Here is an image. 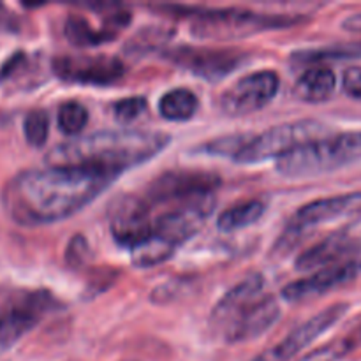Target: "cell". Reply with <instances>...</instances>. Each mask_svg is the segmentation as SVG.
<instances>
[{"instance_id": "obj_19", "label": "cell", "mask_w": 361, "mask_h": 361, "mask_svg": "<svg viewBox=\"0 0 361 361\" xmlns=\"http://www.w3.org/2000/svg\"><path fill=\"white\" fill-rule=\"evenodd\" d=\"M337 88V76L330 67H314L305 71L296 80L293 87V95L298 101L309 102V104H321L330 101L331 95Z\"/></svg>"}, {"instance_id": "obj_7", "label": "cell", "mask_w": 361, "mask_h": 361, "mask_svg": "<svg viewBox=\"0 0 361 361\" xmlns=\"http://www.w3.org/2000/svg\"><path fill=\"white\" fill-rule=\"evenodd\" d=\"M215 208V200L212 196L194 197L183 201L180 208L162 214L152 222V233L164 240L166 243L176 247L187 242L203 228L204 221L212 215Z\"/></svg>"}, {"instance_id": "obj_32", "label": "cell", "mask_w": 361, "mask_h": 361, "mask_svg": "<svg viewBox=\"0 0 361 361\" xmlns=\"http://www.w3.org/2000/svg\"><path fill=\"white\" fill-rule=\"evenodd\" d=\"M342 88L353 99H361V66L349 67L342 74Z\"/></svg>"}, {"instance_id": "obj_28", "label": "cell", "mask_w": 361, "mask_h": 361, "mask_svg": "<svg viewBox=\"0 0 361 361\" xmlns=\"http://www.w3.org/2000/svg\"><path fill=\"white\" fill-rule=\"evenodd\" d=\"M147 109V101L143 97H127L120 99L118 102H115L113 106V113H115L116 122L127 126V123H133L134 120L140 118L141 115Z\"/></svg>"}, {"instance_id": "obj_18", "label": "cell", "mask_w": 361, "mask_h": 361, "mask_svg": "<svg viewBox=\"0 0 361 361\" xmlns=\"http://www.w3.org/2000/svg\"><path fill=\"white\" fill-rule=\"evenodd\" d=\"M264 279L263 275L252 274L247 279H243L240 284L233 286L214 307L210 316V326L215 330H224L247 305L257 300L263 293Z\"/></svg>"}, {"instance_id": "obj_21", "label": "cell", "mask_w": 361, "mask_h": 361, "mask_svg": "<svg viewBox=\"0 0 361 361\" xmlns=\"http://www.w3.org/2000/svg\"><path fill=\"white\" fill-rule=\"evenodd\" d=\"M264 210H267V204H264L263 200L243 201V203L235 204V207L222 212L217 221V228L222 233L240 231V229L256 224L264 215Z\"/></svg>"}, {"instance_id": "obj_3", "label": "cell", "mask_w": 361, "mask_h": 361, "mask_svg": "<svg viewBox=\"0 0 361 361\" xmlns=\"http://www.w3.org/2000/svg\"><path fill=\"white\" fill-rule=\"evenodd\" d=\"M361 161V130H348L309 141L277 161V171L286 178L326 175Z\"/></svg>"}, {"instance_id": "obj_11", "label": "cell", "mask_w": 361, "mask_h": 361, "mask_svg": "<svg viewBox=\"0 0 361 361\" xmlns=\"http://www.w3.org/2000/svg\"><path fill=\"white\" fill-rule=\"evenodd\" d=\"M166 59L203 80L219 81L229 76L236 67L242 66L245 55L240 51H233V49L182 46V48H175L166 53Z\"/></svg>"}, {"instance_id": "obj_5", "label": "cell", "mask_w": 361, "mask_h": 361, "mask_svg": "<svg viewBox=\"0 0 361 361\" xmlns=\"http://www.w3.org/2000/svg\"><path fill=\"white\" fill-rule=\"evenodd\" d=\"M324 126L317 120H298L275 126L264 130L259 136L247 140V143L233 155L236 164H259L270 159H281L295 148L319 140L324 134Z\"/></svg>"}, {"instance_id": "obj_16", "label": "cell", "mask_w": 361, "mask_h": 361, "mask_svg": "<svg viewBox=\"0 0 361 361\" xmlns=\"http://www.w3.org/2000/svg\"><path fill=\"white\" fill-rule=\"evenodd\" d=\"M281 317V305L275 296H259L247 305L228 326L222 330L226 342L242 344L267 334Z\"/></svg>"}, {"instance_id": "obj_34", "label": "cell", "mask_w": 361, "mask_h": 361, "mask_svg": "<svg viewBox=\"0 0 361 361\" xmlns=\"http://www.w3.org/2000/svg\"><path fill=\"white\" fill-rule=\"evenodd\" d=\"M4 11H6V7H4V4H0V20H2L4 16Z\"/></svg>"}, {"instance_id": "obj_27", "label": "cell", "mask_w": 361, "mask_h": 361, "mask_svg": "<svg viewBox=\"0 0 361 361\" xmlns=\"http://www.w3.org/2000/svg\"><path fill=\"white\" fill-rule=\"evenodd\" d=\"M194 288L192 279H175L161 284L150 293V302L157 303V305H168V303L176 302L182 296L190 295Z\"/></svg>"}, {"instance_id": "obj_26", "label": "cell", "mask_w": 361, "mask_h": 361, "mask_svg": "<svg viewBox=\"0 0 361 361\" xmlns=\"http://www.w3.org/2000/svg\"><path fill=\"white\" fill-rule=\"evenodd\" d=\"M296 60L305 63L324 62V60H342V59H361V44L353 46H335V48L309 49V51L296 53Z\"/></svg>"}, {"instance_id": "obj_22", "label": "cell", "mask_w": 361, "mask_h": 361, "mask_svg": "<svg viewBox=\"0 0 361 361\" xmlns=\"http://www.w3.org/2000/svg\"><path fill=\"white\" fill-rule=\"evenodd\" d=\"M66 37L74 46L88 48V46H97L106 41H111L116 37V32L111 28H101L94 30L92 25L80 14H71L66 21Z\"/></svg>"}, {"instance_id": "obj_23", "label": "cell", "mask_w": 361, "mask_h": 361, "mask_svg": "<svg viewBox=\"0 0 361 361\" xmlns=\"http://www.w3.org/2000/svg\"><path fill=\"white\" fill-rule=\"evenodd\" d=\"M173 252H175V247L166 243L164 240H161L159 236H155L152 233L140 245L130 249V257H133L134 267L152 268L164 263L166 259H169L173 256Z\"/></svg>"}, {"instance_id": "obj_33", "label": "cell", "mask_w": 361, "mask_h": 361, "mask_svg": "<svg viewBox=\"0 0 361 361\" xmlns=\"http://www.w3.org/2000/svg\"><path fill=\"white\" fill-rule=\"evenodd\" d=\"M342 28L353 34H361V13H355L342 21Z\"/></svg>"}, {"instance_id": "obj_12", "label": "cell", "mask_w": 361, "mask_h": 361, "mask_svg": "<svg viewBox=\"0 0 361 361\" xmlns=\"http://www.w3.org/2000/svg\"><path fill=\"white\" fill-rule=\"evenodd\" d=\"M46 293H28L18 298L7 310L0 312V353L13 348L23 335L34 330L41 317L53 307Z\"/></svg>"}, {"instance_id": "obj_13", "label": "cell", "mask_w": 361, "mask_h": 361, "mask_svg": "<svg viewBox=\"0 0 361 361\" xmlns=\"http://www.w3.org/2000/svg\"><path fill=\"white\" fill-rule=\"evenodd\" d=\"M361 250V215L351 224L331 233L323 242L307 249L296 259V270L317 271L321 268L342 263V259Z\"/></svg>"}, {"instance_id": "obj_17", "label": "cell", "mask_w": 361, "mask_h": 361, "mask_svg": "<svg viewBox=\"0 0 361 361\" xmlns=\"http://www.w3.org/2000/svg\"><path fill=\"white\" fill-rule=\"evenodd\" d=\"M358 212H361V192L316 200L302 207L293 215V219L289 221V231L302 233L307 229L317 228L321 224H326V222L358 214Z\"/></svg>"}, {"instance_id": "obj_29", "label": "cell", "mask_w": 361, "mask_h": 361, "mask_svg": "<svg viewBox=\"0 0 361 361\" xmlns=\"http://www.w3.org/2000/svg\"><path fill=\"white\" fill-rule=\"evenodd\" d=\"M90 259H92V250H90V245H88L87 238H85V236L76 235L73 240H71L69 247H67L66 250V263L69 264L73 270H78V268L85 267Z\"/></svg>"}, {"instance_id": "obj_24", "label": "cell", "mask_w": 361, "mask_h": 361, "mask_svg": "<svg viewBox=\"0 0 361 361\" xmlns=\"http://www.w3.org/2000/svg\"><path fill=\"white\" fill-rule=\"evenodd\" d=\"M59 129L67 136H78L88 123V111L83 104L76 101L63 102L56 115Z\"/></svg>"}, {"instance_id": "obj_9", "label": "cell", "mask_w": 361, "mask_h": 361, "mask_svg": "<svg viewBox=\"0 0 361 361\" xmlns=\"http://www.w3.org/2000/svg\"><path fill=\"white\" fill-rule=\"evenodd\" d=\"M53 73L67 83L111 85L126 74V66L116 56L63 55L53 60Z\"/></svg>"}, {"instance_id": "obj_15", "label": "cell", "mask_w": 361, "mask_h": 361, "mask_svg": "<svg viewBox=\"0 0 361 361\" xmlns=\"http://www.w3.org/2000/svg\"><path fill=\"white\" fill-rule=\"evenodd\" d=\"M360 274L361 257L360 259L342 261V263L331 264V267L314 271L310 277L291 282V284L282 289V298L288 300V302H302V300L307 298H316V296L334 291V289L355 281Z\"/></svg>"}, {"instance_id": "obj_31", "label": "cell", "mask_w": 361, "mask_h": 361, "mask_svg": "<svg viewBox=\"0 0 361 361\" xmlns=\"http://www.w3.org/2000/svg\"><path fill=\"white\" fill-rule=\"evenodd\" d=\"M361 345V326L356 328V330H353L351 334L348 335V337L342 338L341 342H337V344H331L328 345L326 353L330 358H338V356L345 355V353L353 351L355 348H360Z\"/></svg>"}, {"instance_id": "obj_2", "label": "cell", "mask_w": 361, "mask_h": 361, "mask_svg": "<svg viewBox=\"0 0 361 361\" xmlns=\"http://www.w3.org/2000/svg\"><path fill=\"white\" fill-rule=\"evenodd\" d=\"M171 137L164 133L101 130L59 145L46 155L49 168H90L122 175L161 154Z\"/></svg>"}, {"instance_id": "obj_30", "label": "cell", "mask_w": 361, "mask_h": 361, "mask_svg": "<svg viewBox=\"0 0 361 361\" xmlns=\"http://www.w3.org/2000/svg\"><path fill=\"white\" fill-rule=\"evenodd\" d=\"M249 137H243V136H231V137H224V140H217L214 143L207 145L204 147V152L207 154H215V155H224V154H231L235 155L243 145L247 143Z\"/></svg>"}, {"instance_id": "obj_10", "label": "cell", "mask_w": 361, "mask_h": 361, "mask_svg": "<svg viewBox=\"0 0 361 361\" xmlns=\"http://www.w3.org/2000/svg\"><path fill=\"white\" fill-rule=\"evenodd\" d=\"M221 185V178L207 171H168L148 185L147 197L154 203H169V201H189L194 197L212 196Z\"/></svg>"}, {"instance_id": "obj_6", "label": "cell", "mask_w": 361, "mask_h": 361, "mask_svg": "<svg viewBox=\"0 0 361 361\" xmlns=\"http://www.w3.org/2000/svg\"><path fill=\"white\" fill-rule=\"evenodd\" d=\"M281 80L274 71H257L240 78L221 95L222 113L228 116H245L270 104L277 95Z\"/></svg>"}, {"instance_id": "obj_1", "label": "cell", "mask_w": 361, "mask_h": 361, "mask_svg": "<svg viewBox=\"0 0 361 361\" xmlns=\"http://www.w3.org/2000/svg\"><path fill=\"white\" fill-rule=\"evenodd\" d=\"M118 176L90 168L28 169L6 183L4 210L23 228L56 224L87 208Z\"/></svg>"}, {"instance_id": "obj_20", "label": "cell", "mask_w": 361, "mask_h": 361, "mask_svg": "<svg viewBox=\"0 0 361 361\" xmlns=\"http://www.w3.org/2000/svg\"><path fill=\"white\" fill-rule=\"evenodd\" d=\"M200 101L187 88H173L159 101V113L169 122H185L196 115Z\"/></svg>"}, {"instance_id": "obj_25", "label": "cell", "mask_w": 361, "mask_h": 361, "mask_svg": "<svg viewBox=\"0 0 361 361\" xmlns=\"http://www.w3.org/2000/svg\"><path fill=\"white\" fill-rule=\"evenodd\" d=\"M25 140L30 147H42L49 136V116L42 109H34L25 116L23 122Z\"/></svg>"}, {"instance_id": "obj_8", "label": "cell", "mask_w": 361, "mask_h": 361, "mask_svg": "<svg viewBox=\"0 0 361 361\" xmlns=\"http://www.w3.org/2000/svg\"><path fill=\"white\" fill-rule=\"evenodd\" d=\"M348 303H335V305L328 307L323 312L316 314L309 321H305L298 328H295L284 341L275 344L274 348L263 351L250 361H291L303 349L309 348L316 338H319L330 328H334L348 314Z\"/></svg>"}, {"instance_id": "obj_14", "label": "cell", "mask_w": 361, "mask_h": 361, "mask_svg": "<svg viewBox=\"0 0 361 361\" xmlns=\"http://www.w3.org/2000/svg\"><path fill=\"white\" fill-rule=\"evenodd\" d=\"M108 215L111 235L129 250L152 235L148 204L140 197L118 196L109 207Z\"/></svg>"}, {"instance_id": "obj_4", "label": "cell", "mask_w": 361, "mask_h": 361, "mask_svg": "<svg viewBox=\"0 0 361 361\" xmlns=\"http://www.w3.org/2000/svg\"><path fill=\"white\" fill-rule=\"evenodd\" d=\"M305 21L302 16L254 13L245 9H208L197 13L190 25V34L204 41H233L268 30H282Z\"/></svg>"}]
</instances>
